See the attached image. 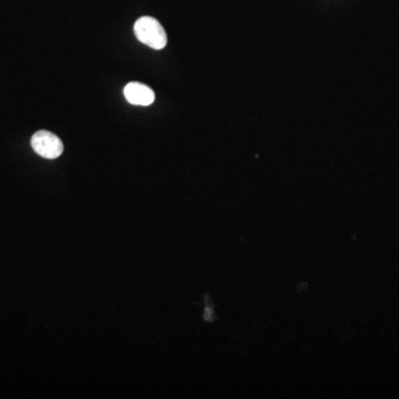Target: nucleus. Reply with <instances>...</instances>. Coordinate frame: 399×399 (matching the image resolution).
I'll list each match as a JSON object with an SVG mask.
<instances>
[{
	"label": "nucleus",
	"mask_w": 399,
	"mask_h": 399,
	"mask_svg": "<svg viewBox=\"0 0 399 399\" xmlns=\"http://www.w3.org/2000/svg\"><path fill=\"white\" fill-rule=\"evenodd\" d=\"M134 33L139 41L155 50L163 49L168 44L166 30L153 17L139 18L134 24Z\"/></svg>",
	"instance_id": "f257e3e1"
},
{
	"label": "nucleus",
	"mask_w": 399,
	"mask_h": 399,
	"mask_svg": "<svg viewBox=\"0 0 399 399\" xmlns=\"http://www.w3.org/2000/svg\"><path fill=\"white\" fill-rule=\"evenodd\" d=\"M31 147L37 155L45 159H57L63 152V141L54 133L41 130L31 138Z\"/></svg>",
	"instance_id": "f03ea898"
},
{
	"label": "nucleus",
	"mask_w": 399,
	"mask_h": 399,
	"mask_svg": "<svg viewBox=\"0 0 399 399\" xmlns=\"http://www.w3.org/2000/svg\"><path fill=\"white\" fill-rule=\"evenodd\" d=\"M128 102L134 106L148 107L155 102V93L141 82H129L123 90Z\"/></svg>",
	"instance_id": "7ed1b4c3"
}]
</instances>
